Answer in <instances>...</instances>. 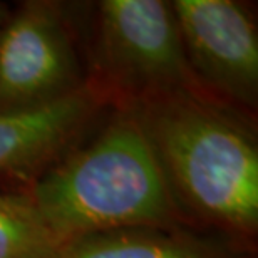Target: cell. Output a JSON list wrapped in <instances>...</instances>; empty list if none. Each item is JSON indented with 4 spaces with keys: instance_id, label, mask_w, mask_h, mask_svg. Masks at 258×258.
Listing matches in <instances>:
<instances>
[{
    "instance_id": "1",
    "label": "cell",
    "mask_w": 258,
    "mask_h": 258,
    "mask_svg": "<svg viewBox=\"0 0 258 258\" xmlns=\"http://www.w3.org/2000/svg\"><path fill=\"white\" fill-rule=\"evenodd\" d=\"M29 198L66 243L121 228H171V184L148 134L127 114L34 183Z\"/></svg>"
},
{
    "instance_id": "2",
    "label": "cell",
    "mask_w": 258,
    "mask_h": 258,
    "mask_svg": "<svg viewBox=\"0 0 258 258\" xmlns=\"http://www.w3.org/2000/svg\"><path fill=\"white\" fill-rule=\"evenodd\" d=\"M163 169L193 208L235 233L258 226V151L235 117L201 94H178L136 104Z\"/></svg>"
},
{
    "instance_id": "3",
    "label": "cell",
    "mask_w": 258,
    "mask_h": 258,
    "mask_svg": "<svg viewBox=\"0 0 258 258\" xmlns=\"http://www.w3.org/2000/svg\"><path fill=\"white\" fill-rule=\"evenodd\" d=\"M99 54L106 76L134 104L200 94L171 4L106 0L99 4Z\"/></svg>"
},
{
    "instance_id": "4",
    "label": "cell",
    "mask_w": 258,
    "mask_h": 258,
    "mask_svg": "<svg viewBox=\"0 0 258 258\" xmlns=\"http://www.w3.org/2000/svg\"><path fill=\"white\" fill-rule=\"evenodd\" d=\"M77 55L62 12L25 2L0 27V112L47 106L77 91Z\"/></svg>"
},
{
    "instance_id": "5",
    "label": "cell",
    "mask_w": 258,
    "mask_h": 258,
    "mask_svg": "<svg viewBox=\"0 0 258 258\" xmlns=\"http://www.w3.org/2000/svg\"><path fill=\"white\" fill-rule=\"evenodd\" d=\"M171 7L198 81L235 101L255 104L258 34L250 14L233 0H176Z\"/></svg>"
},
{
    "instance_id": "6",
    "label": "cell",
    "mask_w": 258,
    "mask_h": 258,
    "mask_svg": "<svg viewBox=\"0 0 258 258\" xmlns=\"http://www.w3.org/2000/svg\"><path fill=\"white\" fill-rule=\"evenodd\" d=\"M97 104V91L82 86L47 106L0 112V173L25 171L49 161L82 131Z\"/></svg>"
},
{
    "instance_id": "7",
    "label": "cell",
    "mask_w": 258,
    "mask_h": 258,
    "mask_svg": "<svg viewBox=\"0 0 258 258\" xmlns=\"http://www.w3.org/2000/svg\"><path fill=\"white\" fill-rule=\"evenodd\" d=\"M57 258H235L211 240L171 228H121L71 240Z\"/></svg>"
},
{
    "instance_id": "8",
    "label": "cell",
    "mask_w": 258,
    "mask_h": 258,
    "mask_svg": "<svg viewBox=\"0 0 258 258\" xmlns=\"http://www.w3.org/2000/svg\"><path fill=\"white\" fill-rule=\"evenodd\" d=\"M64 245L29 195L0 193V258H57Z\"/></svg>"
},
{
    "instance_id": "9",
    "label": "cell",
    "mask_w": 258,
    "mask_h": 258,
    "mask_svg": "<svg viewBox=\"0 0 258 258\" xmlns=\"http://www.w3.org/2000/svg\"><path fill=\"white\" fill-rule=\"evenodd\" d=\"M4 19H5V10L2 5H0V27H2V24H4Z\"/></svg>"
}]
</instances>
